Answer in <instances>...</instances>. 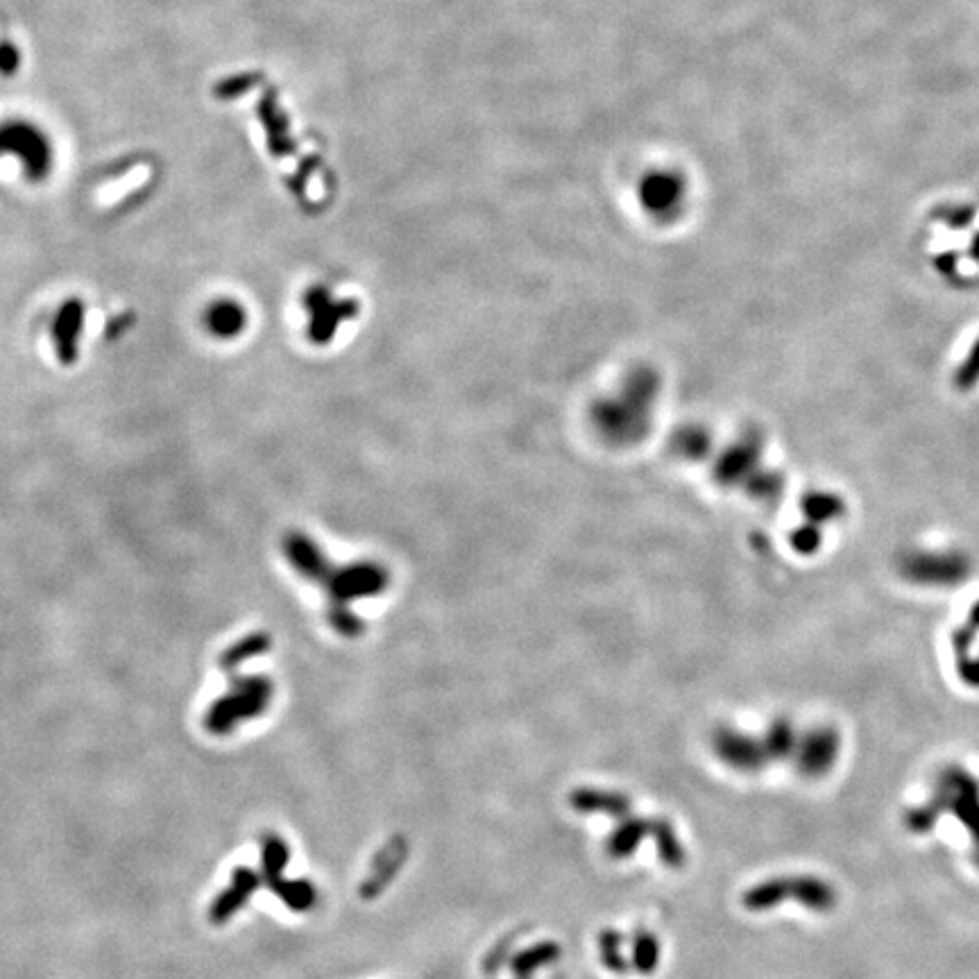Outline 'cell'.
I'll return each mask as SVG.
<instances>
[{
    "label": "cell",
    "mask_w": 979,
    "mask_h": 979,
    "mask_svg": "<svg viewBox=\"0 0 979 979\" xmlns=\"http://www.w3.org/2000/svg\"><path fill=\"white\" fill-rule=\"evenodd\" d=\"M658 825H647L639 823V821H630L626 823L619 832L612 834L610 839V855L612 857H628L635 848L639 846V841L644 839V834L656 832Z\"/></svg>",
    "instance_id": "277c9868"
},
{
    "label": "cell",
    "mask_w": 979,
    "mask_h": 979,
    "mask_svg": "<svg viewBox=\"0 0 979 979\" xmlns=\"http://www.w3.org/2000/svg\"><path fill=\"white\" fill-rule=\"evenodd\" d=\"M259 878L250 869H239L234 873V882H231L229 889L220 895V898L213 903L211 907V921L222 923L231 916L234 912H239L245 904V900L257 891Z\"/></svg>",
    "instance_id": "3957f363"
},
{
    "label": "cell",
    "mask_w": 979,
    "mask_h": 979,
    "mask_svg": "<svg viewBox=\"0 0 979 979\" xmlns=\"http://www.w3.org/2000/svg\"><path fill=\"white\" fill-rule=\"evenodd\" d=\"M639 204L658 220L678 216L687 199V182L678 170H651L644 175L637 189Z\"/></svg>",
    "instance_id": "6da1fadb"
},
{
    "label": "cell",
    "mask_w": 979,
    "mask_h": 979,
    "mask_svg": "<svg viewBox=\"0 0 979 979\" xmlns=\"http://www.w3.org/2000/svg\"><path fill=\"white\" fill-rule=\"evenodd\" d=\"M286 862H289V848L281 841L277 834L268 832L263 837V869H266L268 882H270L272 891H277L281 900L289 904L295 912H304L311 909L315 900V891L309 882H284L281 880V871H284Z\"/></svg>",
    "instance_id": "7a4b0ae2"
},
{
    "label": "cell",
    "mask_w": 979,
    "mask_h": 979,
    "mask_svg": "<svg viewBox=\"0 0 979 979\" xmlns=\"http://www.w3.org/2000/svg\"><path fill=\"white\" fill-rule=\"evenodd\" d=\"M240 327V313L234 306H220V309H213L211 313V329L220 336L227 333H234Z\"/></svg>",
    "instance_id": "5b68a950"
}]
</instances>
